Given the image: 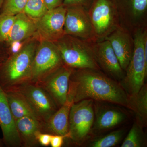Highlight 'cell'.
Segmentation results:
<instances>
[{"instance_id":"1","label":"cell","mask_w":147,"mask_h":147,"mask_svg":"<svg viewBox=\"0 0 147 147\" xmlns=\"http://www.w3.org/2000/svg\"><path fill=\"white\" fill-rule=\"evenodd\" d=\"M92 69L73 70L67 101L73 104L86 99L105 101L132 109L129 96L115 81Z\"/></svg>"},{"instance_id":"2","label":"cell","mask_w":147,"mask_h":147,"mask_svg":"<svg viewBox=\"0 0 147 147\" xmlns=\"http://www.w3.org/2000/svg\"><path fill=\"white\" fill-rule=\"evenodd\" d=\"M39 41L35 35L0 67V86L5 92L16 90L30 82L33 61Z\"/></svg>"},{"instance_id":"3","label":"cell","mask_w":147,"mask_h":147,"mask_svg":"<svg viewBox=\"0 0 147 147\" xmlns=\"http://www.w3.org/2000/svg\"><path fill=\"white\" fill-rule=\"evenodd\" d=\"M54 42L64 64L77 69H98L93 50L78 38L65 34Z\"/></svg>"},{"instance_id":"4","label":"cell","mask_w":147,"mask_h":147,"mask_svg":"<svg viewBox=\"0 0 147 147\" xmlns=\"http://www.w3.org/2000/svg\"><path fill=\"white\" fill-rule=\"evenodd\" d=\"M146 34V31L139 30L134 36L133 52L124 83L125 91L131 98L136 95L142 88L146 76L147 61L144 52V40Z\"/></svg>"},{"instance_id":"5","label":"cell","mask_w":147,"mask_h":147,"mask_svg":"<svg viewBox=\"0 0 147 147\" xmlns=\"http://www.w3.org/2000/svg\"><path fill=\"white\" fill-rule=\"evenodd\" d=\"M93 100L86 99L71 105L67 137L74 143H82L90 133L94 122Z\"/></svg>"},{"instance_id":"6","label":"cell","mask_w":147,"mask_h":147,"mask_svg":"<svg viewBox=\"0 0 147 147\" xmlns=\"http://www.w3.org/2000/svg\"><path fill=\"white\" fill-rule=\"evenodd\" d=\"M63 64L55 43L40 40L35 53L30 82L37 83Z\"/></svg>"},{"instance_id":"7","label":"cell","mask_w":147,"mask_h":147,"mask_svg":"<svg viewBox=\"0 0 147 147\" xmlns=\"http://www.w3.org/2000/svg\"><path fill=\"white\" fill-rule=\"evenodd\" d=\"M16 90L24 96L42 124L46 122L59 108L47 92L36 83L28 82Z\"/></svg>"},{"instance_id":"8","label":"cell","mask_w":147,"mask_h":147,"mask_svg":"<svg viewBox=\"0 0 147 147\" xmlns=\"http://www.w3.org/2000/svg\"><path fill=\"white\" fill-rule=\"evenodd\" d=\"M73 70L63 64L36 83L49 94L58 108L66 102L69 79Z\"/></svg>"},{"instance_id":"9","label":"cell","mask_w":147,"mask_h":147,"mask_svg":"<svg viewBox=\"0 0 147 147\" xmlns=\"http://www.w3.org/2000/svg\"><path fill=\"white\" fill-rule=\"evenodd\" d=\"M66 7L63 5L47 11L40 18L35 20L36 34L39 39L54 42L63 36Z\"/></svg>"},{"instance_id":"10","label":"cell","mask_w":147,"mask_h":147,"mask_svg":"<svg viewBox=\"0 0 147 147\" xmlns=\"http://www.w3.org/2000/svg\"><path fill=\"white\" fill-rule=\"evenodd\" d=\"M64 31V34L75 37L88 39L94 31L89 16L81 6L66 7Z\"/></svg>"},{"instance_id":"11","label":"cell","mask_w":147,"mask_h":147,"mask_svg":"<svg viewBox=\"0 0 147 147\" xmlns=\"http://www.w3.org/2000/svg\"><path fill=\"white\" fill-rule=\"evenodd\" d=\"M0 127L4 144L9 147L22 146L15 120L9 105L6 93L0 86Z\"/></svg>"},{"instance_id":"12","label":"cell","mask_w":147,"mask_h":147,"mask_svg":"<svg viewBox=\"0 0 147 147\" xmlns=\"http://www.w3.org/2000/svg\"><path fill=\"white\" fill-rule=\"evenodd\" d=\"M93 52L96 60L107 73L116 79L120 80L123 78V70L108 40L105 39L97 43Z\"/></svg>"},{"instance_id":"13","label":"cell","mask_w":147,"mask_h":147,"mask_svg":"<svg viewBox=\"0 0 147 147\" xmlns=\"http://www.w3.org/2000/svg\"><path fill=\"white\" fill-rule=\"evenodd\" d=\"M90 20L94 33L99 36L104 35L113 26L114 13L109 0H96L91 10Z\"/></svg>"},{"instance_id":"14","label":"cell","mask_w":147,"mask_h":147,"mask_svg":"<svg viewBox=\"0 0 147 147\" xmlns=\"http://www.w3.org/2000/svg\"><path fill=\"white\" fill-rule=\"evenodd\" d=\"M105 39L110 42L123 70L126 69L133 49L129 35L123 30L117 29L106 37Z\"/></svg>"},{"instance_id":"15","label":"cell","mask_w":147,"mask_h":147,"mask_svg":"<svg viewBox=\"0 0 147 147\" xmlns=\"http://www.w3.org/2000/svg\"><path fill=\"white\" fill-rule=\"evenodd\" d=\"M72 104L71 102L67 101L58 108L48 121L42 124L41 132L67 137L69 112Z\"/></svg>"},{"instance_id":"16","label":"cell","mask_w":147,"mask_h":147,"mask_svg":"<svg viewBox=\"0 0 147 147\" xmlns=\"http://www.w3.org/2000/svg\"><path fill=\"white\" fill-rule=\"evenodd\" d=\"M15 123L22 146L33 147L39 144L36 134L38 131H41L42 123L38 119L26 116L15 121Z\"/></svg>"},{"instance_id":"17","label":"cell","mask_w":147,"mask_h":147,"mask_svg":"<svg viewBox=\"0 0 147 147\" xmlns=\"http://www.w3.org/2000/svg\"><path fill=\"white\" fill-rule=\"evenodd\" d=\"M36 29L34 20L24 12L16 15L15 21L6 42L7 47L13 42L27 41L34 36Z\"/></svg>"},{"instance_id":"18","label":"cell","mask_w":147,"mask_h":147,"mask_svg":"<svg viewBox=\"0 0 147 147\" xmlns=\"http://www.w3.org/2000/svg\"><path fill=\"white\" fill-rule=\"evenodd\" d=\"M5 92L11 111L15 121L26 116H31L37 119L28 103L19 92L13 90Z\"/></svg>"},{"instance_id":"19","label":"cell","mask_w":147,"mask_h":147,"mask_svg":"<svg viewBox=\"0 0 147 147\" xmlns=\"http://www.w3.org/2000/svg\"><path fill=\"white\" fill-rule=\"evenodd\" d=\"M125 118V114L119 110H105L98 115L95 123V127L100 130L113 128L122 122Z\"/></svg>"},{"instance_id":"20","label":"cell","mask_w":147,"mask_h":147,"mask_svg":"<svg viewBox=\"0 0 147 147\" xmlns=\"http://www.w3.org/2000/svg\"><path fill=\"white\" fill-rule=\"evenodd\" d=\"M133 110L136 112L139 121L146 122L147 116V87L144 84L141 90L130 99Z\"/></svg>"},{"instance_id":"21","label":"cell","mask_w":147,"mask_h":147,"mask_svg":"<svg viewBox=\"0 0 147 147\" xmlns=\"http://www.w3.org/2000/svg\"><path fill=\"white\" fill-rule=\"evenodd\" d=\"M47 11L44 0H28L24 12L35 21L43 16Z\"/></svg>"},{"instance_id":"22","label":"cell","mask_w":147,"mask_h":147,"mask_svg":"<svg viewBox=\"0 0 147 147\" xmlns=\"http://www.w3.org/2000/svg\"><path fill=\"white\" fill-rule=\"evenodd\" d=\"M122 130L113 131L104 137L99 138L93 142L91 146L93 147H111L117 145L123 135Z\"/></svg>"},{"instance_id":"23","label":"cell","mask_w":147,"mask_h":147,"mask_svg":"<svg viewBox=\"0 0 147 147\" xmlns=\"http://www.w3.org/2000/svg\"><path fill=\"white\" fill-rule=\"evenodd\" d=\"M28 0H5L0 14L16 15L24 12Z\"/></svg>"},{"instance_id":"24","label":"cell","mask_w":147,"mask_h":147,"mask_svg":"<svg viewBox=\"0 0 147 147\" xmlns=\"http://www.w3.org/2000/svg\"><path fill=\"white\" fill-rule=\"evenodd\" d=\"M16 18V15L0 14V40L6 44Z\"/></svg>"},{"instance_id":"25","label":"cell","mask_w":147,"mask_h":147,"mask_svg":"<svg viewBox=\"0 0 147 147\" xmlns=\"http://www.w3.org/2000/svg\"><path fill=\"white\" fill-rule=\"evenodd\" d=\"M142 143V134L139 125L134 123L121 147H140Z\"/></svg>"},{"instance_id":"26","label":"cell","mask_w":147,"mask_h":147,"mask_svg":"<svg viewBox=\"0 0 147 147\" xmlns=\"http://www.w3.org/2000/svg\"><path fill=\"white\" fill-rule=\"evenodd\" d=\"M132 10L135 16H139L147 8V0H132Z\"/></svg>"},{"instance_id":"27","label":"cell","mask_w":147,"mask_h":147,"mask_svg":"<svg viewBox=\"0 0 147 147\" xmlns=\"http://www.w3.org/2000/svg\"><path fill=\"white\" fill-rule=\"evenodd\" d=\"M52 135L48 133L38 131L36 134V139L39 144L43 146H48L50 145Z\"/></svg>"},{"instance_id":"28","label":"cell","mask_w":147,"mask_h":147,"mask_svg":"<svg viewBox=\"0 0 147 147\" xmlns=\"http://www.w3.org/2000/svg\"><path fill=\"white\" fill-rule=\"evenodd\" d=\"M10 56L8 47L5 42L0 40V67Z\"/></svg>"},{"instance_id":"29","label":"cell","mask_w":147,"mask_h":147,"mask_svg":"<svg viewBox=\"0 0 147 147\" xmlns=\"http://www.w3.org/2000/svg\"><path fill=\"white\" fill-rule=\"evenodd\" d=\"M66 136L60 135H53L51 137L50 145L52 147H61L64 142V139Z\"/></svg>"},{"instance_id":"30","label":"cell","mask_w":147,"mask_h":147,"mask_svg":"<svg viewBox=\"0 0 147 147\" xmlns=\"http://www.w3.org/2000/svg\"><path fill=\"white\" fill-rule=\"evenodd\" d=\"M64 0H44L48 10L54 9L63 4Z\"/></svg>"},{"instance_id":"31","label":"cell","mask_w":147,"mask_h":147,"mask_svg":"<svg viewBox=\"0 0 147 147\" xmlns=\"http://www.w3.org/2000/svg\"><path fill=\"white\" fill-rule=\"evenodd\" d=\"M86 0H64L63 5L67 7L73 6H81L84 5L86 3Z\"/></svg>"},{"instance_id":"32","label":"cell","mask_w":147,"mask_h":147,"mask_svg":"<svg viewBox=\"0 0 147 147\" xmlns=\"http://www.w3.org/2000/svg\"><path fill=\"white\" fill-rule=\"evenodd\" d=\"M4 144L3 141L2 139H0V147L4 146Z\"/></svg>"},{"instance_id":"33","label":"cell","mask_w":147,"mask_h":147,"mask_svg":"<svg viewBox=\"0 0 147 147\" xmlns=\"http://www.w3.org/2000/svg\"><path fill=\"white\" fill-rule=\"evenodd\" d=\"M5 0H0V9L1 8L3 5L4 2Z\"/></svg>"}]
</instances>
